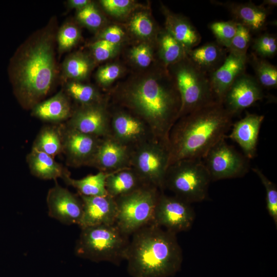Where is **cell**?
Masks as SVG:
<instances>
[{
  "label": "cell",
  "instance_id": "obj_34",
  "mask_svg": "<svg viewBox=\"0 0 277 277\" xmlns=\"http://www.w3.org/2000/svg\"><path fill=\"white\" fill-rule=\"evenodd\" d=\"M252 171L259 177L266 191V208L270 216L277 226V187L263 172L258 168H253Z\"/></svg>",
  "mask_w": 277,
  "mask_h": 277
},
{
  "label": "cell",
  "instance_id": "obj_19",
  "mask_svg": "<svg viewBox=\"0 0 277 277\" xmlns=\"http://www.w3.org/2000/svg\"><path fill=\"white\" fill-rule=\"evenodd\" d=\"M248 57L229 52L223 63L209 75L212 90L216 101L222 103L227 90L235 80L245 72Z\"/></svg>",
  "mask_w": 277,
  "mask_h": 277
},
{
  "label": "cell",
  "instance_id": "obj_3",
  "mask_svg": "<svg viewBox=\"0 0 277 277\" xmlns=\"http://www.w3.org/2000/svg\"><path fill=\"white\" fill-rule=\"evenodd\" d=\"M233 116L216 102L179 118L169 136V165L184 159H201L226 134Z\"/></svg>",
  "mask_w": 277,
  "mask_h": 277
},
{
  "label": "cell",
  "instance_id": "obj_1",
  "mask_svg": "<svg viewBox=\"0 0 277 277\" xmlns=\"http://www.w3.org/2000/svg\"><path fill=\"white\" fill-rule=\"evenodd\" d=\"M54 34L46 27L32 35L10 60L9 74L14 93L24 108H32L48 93L57 67Z\"/></svg>",
  "mask_w": 277,
  "mask_h": 277
},
{
  "label": "cell",
  "instance_id": "obj_12",
  "mask_svg": "<svg viewBox=\"0 0 277 277\" xmlns=\"http://www.w3.org/2000/svg\"><path fill=\"white\" fill-rule=\"evenodd\" d=\"M110 135L130 150L155 138L143 120L130 112L125 111L116 112L110 116Z\"/></svg>",
  "mask_w": 277,
  "mask_h": 277
},
{
  "label": "cell",
  "instance_id": "obj_16",
  "mask_svg": "<svg viewBox=\"0 0 277 277\" xmlns=\"http://www.w3.org/2000/svg\"><path fill=\"white\" fill-rule=\"evenodd\" d=\"M63 150L73 166H89L101 138L86 134L66 127L61 129Z\"/></svg>",
  "mask_w": 277,
  "mask_h": 277
},
{
  "label": "cell",
  "instance_id": "obj_6",
  "mask_svg": "<svg viewBox=\"0 0 277 277\" xmlns=\"http://www.w3.org/2000/svg\"><path fill=\"white\" fill-rule=\"evenodd\" d=\"M172 66L173 81L181 102L179 118L217 102L209 75L195 65L187 55Z\"/></svg>",
  "mask_w": 277,
  "mask_h": 277
},
{
  "label": "cell",
  "instance_id": "obj_27",
  "mask_svg": "<svg viewBox=\"0 0 277 277\" xmlns=\"http://www.w3.org/2000/svg\"><path fill=\"white\" fill-rule=\"evenodd\" d=\"M108 173L99 171L82 179L76 180L71 178L69 173L63 179L65 183L75 188L80 195L94 196L107 195L105 187L106 179Z\"/></svg>",
  "mask_w": 277,
  "mask_h": 277
},
{
  "label": "cell",
  "instance_id": "obj_35",
  "mask_svg": "<svg viewBox=\"0 0 277 277\" xmlns=\"http://www.w3.org/2000/svg\"><path fill=\"white\" fill-rule=\"evenodd\" d=\"M251 43L253 53L261 58L271 57L276 53L277 38L274 34L265 33L258 36Z\"/></svg>",
  "mask_w": 277,
  "mask_h": 277
},
{
  "label": "cell",
  "instance_id": "obj_21",
  "mask_svg": "<svg viewBox=\"0 0 277 277\" xmlns=\"http://www.w3.org/2000/svg\"><path fill=\"white\" fill-rule=\"evenodd\" d=\"M230 12L238 24L247 27L251 32H258L263 30L267 24L269 10L251 2L240 3L226 2L221 3Z\"/></svg>",
  "mask_w": 277,
  "mask_h": 277
},
{
  "label": "cell",
  "instance_id": "obj_36",
  "mask_svg": "<svg viewBox=\"0 0 277 277\" xmlns=\"http://www.w3.org/2000/svg\"><path fill=\"white\" fill-rule=\"evenodd\" d=\"M80 36V31L75 25L70 23L63 25L57 34L58 52L62 53L71 49L78 41Z\"/></svg>",
  "mask_w": 277,
  "mask_h": 277
},
{
  "label": "cell",
  "instance_id": "obj_18",
  "mask_svg": "<svg viewBox=\"0 0 277 277\" xmlns=\"http://www.w3.org/2000/svg\"><path fill=\"white\" fill-rule=\"evenodd\" d=\"M83 203L81 228L101 225H114L117 216L115 200L108 195L87 196L80 195Z\"/></svg>",
  "mask_w": 277,
  "mask_h": 277
},
{
  "label": "cell",
  "instance_id": "obj_22",
  "mask_svg": "<svg viewBox=\"0 0 277 277\" xmlns=\"http://www.w3.org/2000/svg\"><path fill=\"white\" fill-rule=\"evenodd\" d=\"M72 112L68 97L63 91L38 103L32 108V114L34 116L50 123L67 120L70 117Z\"/></svg>",
  "mask_w": 277,
  "mask_h": 277
},
{
  "label": "cell",
  "instance_id": "obj_10",
  "mask_svg": "<svg viewBox=\"0 0 277 277\" xmlns=\"http://www.w3.org/2000/svg\"><path fill=\"white\" fill-rule=\"evenodd\" d=\"M225 138L216 143L202 159L211 181L242 177L249 168V159L229 145Z\"/></svg>",
  "mask_w": 277,
  "mask_h": 277
},
{
  "label": "cell",
  "instance_id": "obj_15",
  "mask_svg": "<svg viewBox=\"0 0 277 277\" xmlns=\"http://www.w3.org/2000/svg\"><path fill=\"white\" fill-rule=\"evenodd\" d=\"M264 96L256 78L245 72L239 75L226 93L222 104L233 116Z\"/></svg>",
  "mask_w": 277,
  "mask_h": 277
},
{
  "label": "cell",
  "instance_id": "obj_46",
  "mask_svg": "<svg viewBox=\"0 0 277 277\" xmlns=\"http://www.w3.org/2000/svg\"><path fill=\"white\" fill-rule=\"evenodd\" d=\"M266 9L270 10L271 8H274L277 6L276 0H264L262 4L260 5Z\"/></svg>",
  "mask_w": 277,
  "mask_h": 277
},
{
  "label": "cell",
  "instance_id": "obj_42",
  "mask_svg": "<svg viewBox=\"0 0 277 277\" xmlns=\"http://www.w3.org/2000/svg\"><path fill=\"white\" fill-rule=\"evenodd\" d=\"M100 3L108 12L115 15L125 13L132 4L129 0H102Z\"/></svg>",
  "mask_w": 277,
  "mask_h": 277
},
{
  "label": "cell",
  "instance_id": "obj_30",
  "mask_svg": "<svg viewBox=\"0 0 277 277\" xmlns=\"http://www.w3.org/2000/svg\"><path fill=\"white\" fill-rule=\"evenodd\" d=\"M160 53L165 65H172L184 58L187 52L184 47L167 31L160 41Z\"/></svg>",
  "mask_w": 277,
  "mask_h": 277
},
{
  "label": "cell",
  "instance_id": "obj_25",
  "mask_svg": "<svg viewBox=\"0 0 277 277\" xmlns=\"http://www.w3.org/2000/svg\"><path fill=\"white\" fill-rule=\"evenodd\" d=\"M166 28L186 52L197 46L201 41L197 30L186 18L167 11Z\"/></svg>",
  "mask_w": 277,
  "mask_h": 277
},
{
  "label": "cell",
  "instance_id": "obj_31",
  "mask_svg": "<svg viewBox=\"0 0 277 277\" xmlns=\"http://www.w3.org/2000/svg\"><path fill=\"white\" fill-rule=\"evenodd\" d=\"M91 69V63L83 55L72 54L67 56L62 65L63 76L77 81L85 78Z\"/></svg>",
  "mask_w": 277,
  "mask_h": 277
},
{
  "label": "cell",
  "instance_id": "obj_32",
  "mask_svg": "<svg viewBox=\"0 0 277 277\" xmlns=\"http://www.w3.org/2000/svg\"><path fill=\"white\" fill-rule=\"evenodd\" d=\"M67 94L82 105L99 102L98 94L92 86L71 81L66 85Z\"/></svg>",
  "mask_w": 277,
  "mask_h": 277
},
{
  "label": "cell",
  "instance_id": "obj_11",
  "mask_svg": "<svg viewBox=\"0 0 277 277\" xmlns=\"http://www.w3.org/2000/svg\"><path fill=\"white\" fill-rule=\"evenodd\" d=\"M195 219L191 204L175 196L162 192L153 214L154 224L176 234L189 230Z\"/></svg>",
  "mask_w": 277,
  "mask_h": 277
},
{
  "label": "cell",
  "instance_id": "obj_17",
  "mask_svg": "<svg viewBox=\"0 0 277 277\" xmlns=\"http://www.w3.org/2000/svg\"><path fill=\"white\" fill-rule=\"evenodd\" d=\"M130 150L110 134L101 138L89 166L109 173L130 167Z\"/></svg>",
  "mask_w": 277,
  "mask_h": 277
},
{
  "label": "cell",
  "instance_id": "obj_24",
  "mask_svg": "<svg viewBox=\"0 0 277 277\" xmlns=\"http://www.w3.org/2000/svg\"><path fill=\"white\" fill-rule=\"evenodd\" d=\"M145 185L147 184L131 167L108 173L105 182L107 195L113 199L129 194Z\"/></svg>",
  "mask_w": 277,
  "mask_h": 277
},
{
  "label": "cell",
  "instance_id": "obj_7",
  "mask_svg": "<svg viewBox=\"0 0 277 277\" xmlns=\"http://www.w3.org/2000/svg\"><path fill=\"white\" fill-rule=\"evenodd\" d=\"M211 181L202 159H184L168 166L164 189H169L174 196L190 204L201 202L208 196Z\"/></svg>",
  "mask_w": 277,
  "mask_h": 277
},
{
  "label": "cell",
  "instance_id": "obj_2",
  "mask_svg": "<svg viewBox=\"0 0 277 277\" xmlns=\"http://www.w3.org/2000/svg\"><path fill=\"white\" fill-rule=\"evenodd\" d=\"M166 76L136 81L118 96L131 113L148 126L155 138L169 146V134L179 119L181 102L173 81Z\"/></svg>",
  "mask_w": 277,
  "mask_h": 277
},
{
  "label": "cell",
  "instance_id": "obj_4",
  "mask_svg": "<svg viewBox=\"0 0 277 277\" xmlns=\"http://www.w3.org/2000/svg\"><path fill=\"white\" fill-rule=\"evenodd\" d=\"M132 235L125 259L131 277H170L180 270L183 253L176 234L151 223Z\"/></svg>",
  "mask_w": 277,
  "mask_h": 277
},
{
  "label": "cell",
  "instance_id": "obj_20",
  "mask_svg": "<svg viewBox=\"0 0 277 277\" xmlns=\"http://www.w3.org/2000/svg\"><path fill=\"white\" fill-rule=\"evenodd\" d=\"M264 116L248 113L233 126L228 136L242 149L248 159H253L256 153L258 137Z\"/></svg>",
  "mask_w": 277,
  "mask_h": 277
},
{
  "label": "cell",
  "instance_id": "obj_9",
  "mask_svg": "<svg viewBox=\"0 0 277 277\" xmlns=\"http://www.w3.org/2000/svg\"><path fill=\"white\" fill-rule=\"evenodd\" d=\"M169 161V146L155 138L130 149V167L144 183L162 191Z\"/></svg>",
  "mask_w": 277,
  "mask_h": 277
},
{
  "label": "cell",
  "instance_id": "obj_33",
  "mask_svg": "<svg viewBox=\"0 0 277 277\" xmlns=\"http://www.w3.org/2000/svg\"><path fill=\"white\" fill-rule=\"evenodd\" d=\"M238 23L235 21H217L211 23L209 28L217 43L228 49L236 33Z\"/></svg>",
  "mask_w": 277,
  "mask_h": 277
},
{
  "label": "cell",
  "instance_id": "obj_13",
  "mask_svg": "<svg viewBox=\"0 0 277 277\" xmlns=\"http://www.w3.org/2000/svg\"><path fill=\"white\" fill-rule=\"evenodd\" d=\"M110 116L100 102L81 105L72 112L66 127L102 138L110 134Z\"/></svg>",
  "mask_w": 277,
  "mask_h": 277
},
{
  "label": "cell",
  "instance_id": "obj_14",
  "mask_svg": "<svg viewBox=\"0 0 277 277\" xmlns=\"http://www.w3.org/2000/svg\"><path fill=\"white\" fill-rule=\"evenodd\" d=\"M46 201L51 217L67 225L80 224L83 209L81 197L56 184L49 190Z\"/></svg>",
  "mask_w": 277,
  "mask_h": 277
},
{
  "label": "cell",
  "instance_id": "obj_44",
  "mask_svg": "<svg viewBox=\"0 0 277 277\" xmlns=\"http://www.w3.org/2000/svg\"><path fill=\"white\" fill-rule=\"evenodd\" d=\"M124 35L123 30L117 26H112L107 28L102 34V39L117 44L121 42Z\"/></svg>",
  "mask_w": 277,
  "mask_h": 277
},
{
  "label": "cell",
  "instance_id": "obj_45",
  "mask_svg": "<svg viewBox=\"0 0 277 277\" xmlns=\"http://www.w3.org/2000/svg\"><path fill=\"white\" fill-rule=\"evenodd\" d=\"M90 3L91 2L88 0H69L67 2L69 7L76 9L77 10L83 8Z\"/></svg>",
  "mask_w": 277,
  "mask_h": 277
},
{
  "label": "cell",
  "instance_id": "obj_40",
  "mask_svg": "<svg viewBox=\"0 0 277 277\" xmlns=\"http://www.w3.org/2000/svg\"><path fill=\"white\" fill-rule=\"evenodd\" d=\"M116 45L101 39L92 46V50L95 59L98 62L108 60L114 53Z\"/></svg>",
  "mask_w": 277,
  "mask_h": 277
},
{
  "label": "cell",
  "instance_id": "obj_37",
  "mask_svg": "<svg viewBox=\"0 0 277 277\" xmlns=\"http://www.w3.org/2000/svg\"><path fill=\"white\" fill-rule=\"evenodd\" d=\"M250 30L246 26L238 24L236 33L231 41L229 52L239 55H246L252 38Z\"/></svg>",
  "mask_w": 277,
  "mask_h": 277
},
{
  "label": "cell",
  "instance_id": "obj_8",
  "mask_svg": "<svg viewBox=\"0 0 277 277\" xmlns=\"http://www.w3.org/2000/svg\"><path fill=\"white\" fill-rule=\"evenodd\" d=\"M162 191L145 185L137 190L114 199L117 207L115 225L124 234L132 235L152 223L155 208Z\"/></svg>",
  "mask_w": 277,
  "mask_h": 277
},
{
  "label": "cell",
  "instance_id": "obj_29",
  "mask_svg": "<svg viewBox=\"0 0 277 277\" xmlns=\"http://www.w3.org/2000/svg\"><path fill=\"white\" fill-rule=\"evenodd\" d=\"M251 64L254 69L255 77L262 87L274 88L277 86V68L264 58L252 53L250 58Z\"/></svg>",
  "mask_w": 277,
  "mask_h": 277
},
{
  "label": "cell",
  "instance_id": "obj_26",
  "mask_svg": "<svg viewBox=\"0 0 277 277\" xmlns=\"http://www.w3.org/2000/svg\"><path fill=\"white\" fill-rule=\"evenodd\" d=\"M27 161L31 173L41 179L55 180L68 173L54 157L33 147Z\"/></svg>",
  "mask_w": 277,
  "mask_h": 277
},
{
  "label": "cell",
  "instance_id": "obj_43",
  "mask_svg": "<svg viewBox=\"0 0 277 277\" xmlns=\"http://www.w3.org/2000/svg\"><path fill=\"white\" fill-rule=\"evenodd\" d=\"M120 68L116 65H110L101 68L97 73L98 81L107 85L114 81L120 75Z\"/></svg>",
  "mask_w": 277,
  "mask_h": 277
},
{
  "label": "cell",
  "instance_id": "obj_5",
  "mask_svg": "<svg viewBox=\"0 0 277 277\" xmlns=\"http://www.w3.org/2000/svg\"><path fill=\"white\" fill-rule=\"evenodd\" d=\"M74 252L76 256L94 262H108L118 265L125 260L128 236L114 225L82 228Z\"/></svg>",
  "mask_w": 277,
  "mask_h": 277
},
{
  "label": "cell",
  "instance_id": "obj_41",
  "mask_svg": "<svg viewBox=\"0 0 277 277\" xmlns=\"http://www.w3.org/2000/svg\"><path fill=\"white\" fill-rule=\"evenodd\" d=\"M131 56L139 66L143 68L149 66L152 60L149 47L144 44L133 47L131 51Z\"/></svg>",
  "mask_w": 277,
  "mask_h": 277
},
{
  "label": "cell",
  "instance_id": "obj_28",
  "mask_svg": "<svg viewBox=\"0 0 277 277\" xmlns=\"http://www.w3.org/2000/svg\"><path fill=\"white\" fill-rule=\"evenodd\" d=\"M32 147L54 157L63 150L62 130L54 127H44Z\"/></svg>",
  "mask_w": 277,
  "mask_h": 277
},
{
  "label": "cell",
  "instance_id": "obj_39",
  "mask_svg": "<svg viewBox=\"0 0 277 277\" xmlns=\"http://www.w3.org/2000/svg\"><path fill=\"white\" fill-rule=\"evenodd\" d=\"M130 28L135 34L144 37L150 36L153 30L152 22L148 15L143 12L133 16L130 22Z\"/></svg>",
  "mask_w": 277,
  "mask_h": 277
},
{
  "label": "cell",
  "instance_id": "obj_23",
  "mask_svg": "<svg viewBox=\"0 0 277 277\" xmlns=\"http://www.w3.org/2000/svg\"><path fill=\"white\" fill-rule=\"evenodd\" d=\"M187 55L200 70L210 75L223 63L227 54L217 43H208L189 50Z\"/></svg>",
  "mask_w": 277,
  "mask_h": 277
},
{
  "label": "cell",
  "instance_id": "obj_38",
  "mask_svg": "<svg viewBox=\"0 0 277 277\" xmlns=\"http://www.w3.org/2000/svg\"><path fill=\"white\" fill-rule=\"evenodd\" d=\"M76 18L82 24L91 29L99 28L103 23L102 16L91 2L77 10Z\"/></svg>",
  "mask_w": 277,
  "mask_h": 277
}]
</instances>
